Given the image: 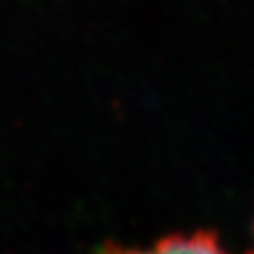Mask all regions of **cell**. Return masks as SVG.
<instances>
[{"label":"cell","mask_w":254,"mask_h":254,"mask_svg":"<svg viewBox=\"0 0 254 254\" xmlns=\"http://www.w3.org/2000/svg\"><path fill=\"white\" fill-rule=\"evenodd\" d=\"M248 254H254V248H252V250H250V252H248Z\"/></svg>","instance_id":"cell-2"},{"label":"cell","mask_w":254,"mask_h":254,"mask_svg":"<svg viewBox=\"0 0 254 254\" xmlns=\"http://www.w3.org/2000/svg\"><path fill=\"white\" fill-rule=\"evenodd\" d=\"M152 254H228L212 230H196L192 234H168L160 238Z\"/></svg>","instance_id":"cell-1"}]
</instances>
